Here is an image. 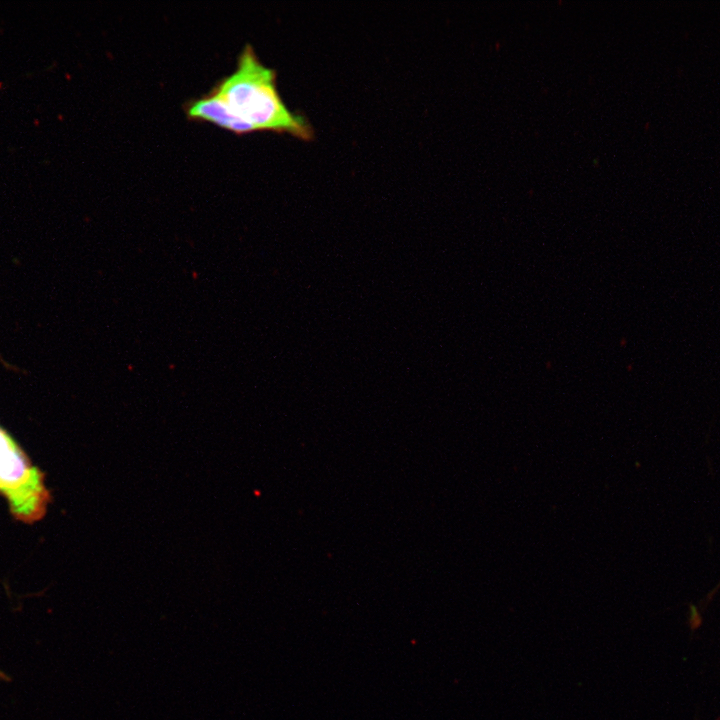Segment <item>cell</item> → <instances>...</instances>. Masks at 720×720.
Listing matches in <instances>:
<instances>
[{
	"label": "cell",
	"instance_id": "cell-2",
	"mask_svg": "<svg viewBox=\"0 0 720 720\" xmlns=\"http://www.w3.org/2000/svg\"><path fill=\"white\" fill-rule=\"evenodd\" d=\"M0 494L7 500L13 516L25 523L40 520L50 502L43 473L1 427Z\"/></svg>",
	"mask_w": 720,
	"mask_h": 720
},
{
	"label": "cell",
	"instance_id": "cell-3",
	"mask_svg": "<svg viewBox=\"0 0 720 720\" xmlns=\"http://www.w3.org/2000/svg\"><path fill=\"white\" fill-rule=\"evenodd\" d=\"M690 619H689V626L692 630H695L700 627L702 619L700 617V614L698 613V610L696 607L691 606L690 608Z\"/></svg>",
	"mask_w": 720,
	"mask_h": 720
},
{
	"label": "cell",
	"instance_id": "cell-1",
	"mask_svg": "<svg viewBox=\"0 0 720 720\" xmlns=\"http://www.w3.org/2000/svg\"><path fill=\"white\" fill-rule=\"evenodd\" d=\"M208 94L233 117L236 134L274 131L304 141L314 136L307 120L287 108L276 86L275 70L260 61L250 44L238 55L236 68L219 79Z\"/></svg>",
	"mask_w": 720,
	"mask_h": 720
}]
</instances>
